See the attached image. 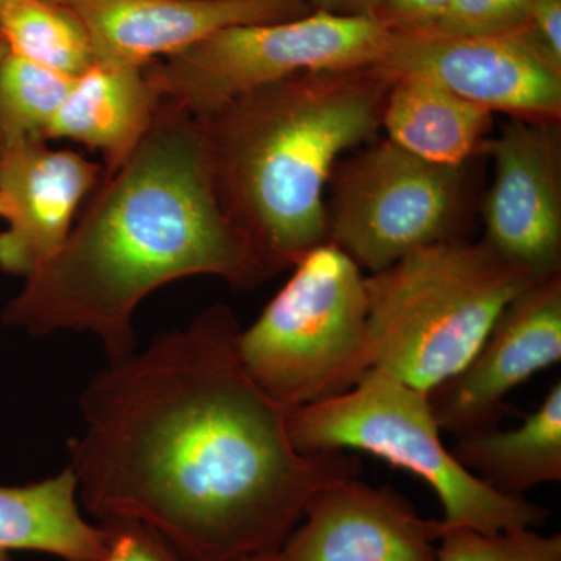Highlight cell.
<instances>
[{"label":"cell","mask_w":561,"mask_h":561,"mask_svg":"<svg viewBox=\"0 0 561 561\" xmlns=\"http://www.w3.org/2000/svg\"><path fill=\"white\" fill-rule=\"evenodd\" d=\"M239 334L216 305L88 383L69 467L101 524L149 527L184 561H241L278 552L321 490L359 478L348 453L295 449Z\"/></svg>","instance_id":"obj_1"},{"label":"cell","mask_w":561,"mask_h":561,"mask_svg":"<svg viewBox=\"0 0 561 561\" xmlns=\"http://www.w3.org/2000/svg\"><path fill=\"white\" fill-rule=\"evenodd\" d=\"M102 183L60 251L5 306L32 335L92 332L110 362L136 351L133 316L172 280L209 275L236 289L264 283L221 213L201 125L162 102L127 162Z\"/></svg>","instance_id":"obj_2"},{"label":"cell","mask_w":561,"mask_h":561,"mask_svg":"<svg viewBox=\"0 0 561 561\" xmlns=\"http://www.w3.org/2000/svg\"><path fill=\"white\" fill-rule=\"evenodd\" d=\"M390 87L375 68L305 72L195 117L221 213L264 279L328 242L332 173L381 130Z\"/></svg>","instance_id":"obj_3"},{"label":"cell","mask_w":561,"mask_h":561,"mask_svg":"<svg viewBox=\"0 0 561 561\" xmlns=\"http://www.w3.org/2000/svg\"><path fill=\"white\" fill-rule=\"evenodd\" d=\"M537 279L485 242L424 247L365 276L368 370L430 393L474 356L502 311Z\"/></svg>","instance_id":"obj_4"},{"label":"cell","mask_w":561,"mask_h":561,"mask_svg":"<svg viewBox=\"0 0 561 561\" xmlns=\"http://www.w3.org/2000/svg\"><path fill=\"white\" fill-rule=\"evenodd\" d=\"M290 440L301 454L357 451L389 461L427 483L440 501L445 527L482 534L537 529L549 511L526 497L491 489L454 459L427 393L368 370L351 389L287 415Z\"/></svg>","instance_id":"obj_5"},{"label":"cell","mask_w":561,"mask_h":561,"mask_svg":"<svg viewBox=\"0 0 561 561\" xmlns=\"http://www.w3.org/2000/svg\"><path fill=\"white\" fill-rule=\"evenodd\" d=\"M362 268L328 241L294 265L283 289L239 334L251 378L286 411L351 389L365 371Z\"/></svg>","instance_id":"obj_6"},{"label":"cell","mask_w":561,"mask_h":561,"mask_svg":"<svg viewBox=\"0 0 561 561\" xmlns=\"http://www.w3.org/2000/svg\"><path fill=\"white\" fill-rule=\"evenodd\" d=\"M390 35L370 16L312 10L295 20L224 28L146 72L165 101L203 117L300 73L375 68Z\"/></svg>","instance_id":"obj_7"},{"label":"cell","mask_w":561,"mask_h":561,"mask_svg":"<svg viewBox=\"0 0 561 561\" xmlns=\"http://www.w3.org/2000/svg\"><path fill=\"white\" fill-rule=\"evenodd\" d=\"M331 183L328 241L365 271L459 239L463 168L432 164L383 138L339 162Z\"/></svg>","instance_id":"obj_8"},{"label":"cell","mask_w":561,"mask_h":561,"mask_svg":"<svg viewBox=\"0 0 561 561\" xmlns=\"http://www.w3.org/2000/svg\"><path fill=\"white\" fill-rule=\"evenodd\" d=\"M383 76L419 73L491 113L560 121L561 65L523 31L494 35H409L391 32Z\"/></svg>","instance_id":"obj_9"},{"label":"cell","mask_w":561,"mask_h":561,"mask_svg":"<svg viewBox=\"0 0 561 561\" xmlns=\"http://www.w3.org/2000/svg\"><path fill=\"white\" fill-rule=\"evenodd\" d=\"M482 151L494 161L483 203L485 238L500 256L540 280L561 273L560 121L511 117Z\"/></svg>","instance_id":"obj_10"},{"label":"cell","mask_w":561,"mask_h":561,"mask_svg":"<svg viewBox=\"0 0 561 561\" xmlns=\"http://www.w3.org/2000/svg\"><path fill=\"white\" fill-rule=\"evenodd\" d=\"M561 360V273L537 280L502 311L481 348L427 393L442 432L454 437L500 426L513 390Z\"/></svg>","instance_id":"obj_11"},{"label":"cell","mask_w":561,"mask_h":561,"mask_svg":"<svg viewBox=\"0 0 561 561\" xmlns=\"http://www.w3.org/2000/svg\"><path fill=\"white\" fill-rule=\"evenodd\" d=\"M83 22L95 62L147 68L236 25L295 20L308 0H51Z\"/></svg>","instance_id":"obj_12"},{"label":"cell","mask_w":561,"mask_h":561,"mask_svg":"<svg viewBox=\"0 0 561 561\" xmlns=\"http://www.w3.org/2000/svg\"><path fill=\"white\" fill-rule=\"evenodd\" d=\"M445 529L391 486L350 478L313 497L279 552L284 561H437Z\"/></svg>","instance_id":"obj_13"},{"label":"cell","mask_w":561,"mask_h":561,"mask_svg":"<svg viewBox=\"0 0 561 561\" xmlns=\"http://www.w3.org/2000/svg\"><path fill=\"white\" fill-rule=\"evenodd\" d=\"M102 179V168L44 140L0 149V198L9 228L0 232V271L28 278L60 251L80 203Z\"/></svg>","instance_id":"obj_14"},{"label":"cell","mask_w":561,"mask_h":561,"mask_svg":"<svg viewBox=\"0 0 561 561\" xmlns=\"http://www.w3.org/2000/svg\"><path fill=\"white\" fill-rule=\"evenodd\" d=\"M164 102L146 68L94 62L73 80L47 140L69 139L101 151L102 179L119 171L150 130Z\"/></svg>","instance_id":"obj_15"},{"label":"cell","mask_w":561,"mask_h":561,"mask_svg":"<svg viewBox=\"0 0 561 561\" xmlns=\"http://www.w3.org/2000/svg\"><path fill=\"white\" fill-rule=\"evenodd\" d=\"M390 80L381 117L386 139L446 168H465L481 153L493 127L491 111L419 73Z\"/></svg>","instance_id":"obj_16"},{"label":"cell","mask_w":561,"mask_h":561,"mask_svg":"<svg viewBox=\"0 0 561 561\" xmlns=\"http://www.w3.org/2000/svg\"><path fill=\"white\" fill-rule=\"evenodd\" d=\"M108 546V527L81 515L72 468L27 485H0V561H11L13 552L101 561Z\"/></svg>","instance_id":"obj_17"},{"label":"cell","mask_w":561,"mask_h":561,"mask_svg":"<svg viewBox=\"0 0 561 561\" xmlns=\"http://www.w3.org/2000/svg\"><path fill=\"white\" fill-rule=\"evenodd\" d=\"M454 459L491 489L513 497L561 481V382L515 430L500 426L456 438Z\"/></svg>","instance_id":"obj_18"},{"label":"cell","mask_w":561,"mask_h":561,"mask_svg":"<svg viewBox=\"0 0 561 561\" xmlns=\"http://www.w3.org/2000/svg\"><path fill=\"white\" fill-rule=\"evenodd\" d=\"M0 33L11 54L79 79L94 66L90 33L73 11L51 0H9Z\"/></svg>","instance_id":"obj_19"},{"label":"cell","mask_w":561,"mask_h":561,"mask_svg":"<svg viewBox=\"0 0 561 561\" xmlns=\"http://www.w3.org/2000/svg\"><path fill=\"white\" fill-rule=\"evenodd\" d=\"M72 83L9 51L0 66V149L21 140L47 142V130Z\"/></svg>","instance_id":"obj_20"},{"label":"cell","mask_w":561,"mask_h":561,"mask_svg":"<svg viewBox=\"0 0 561 561\" xmlns=\"http://www.w3.org/2000/svg\"><path fill=\"white\" fill-rule=\"evenodd\" d=\"M437 561H561V537L535 529L482 534L467 527H446Z\"/></svg>","instance_id":"obj_21"},{"label":"cell","mask_w":561,"mask_h":561,"mask_svg":"<svg viewBox=\"0 0 561 561\" xmlns=\"http://www.w3.org/2000/svg\"><path fill=\"white\" fill-rule=\"evenodd\" d=\"M534 3L535 0H453L431 35H494L523 31Z\"/></svg>","instance_id":"obj_22"},{"label":"cell","mask_w":561,"mask_h":561,"mask_svg":"<svg viewBox=\"0 0 561 561\" xmlns=\"http://www.w3.org/2000/svg\"><path fill=\"white\" fill-rule=\"evenodd\" d=\"M453 0H378L373 20L393 33L423 35L437 27Z\"/></svg>","instance_id":"obj_23"},{"label":"cell","mask_w":561,"mask_h":561,"mask_svg":"<svg viewBox=\"0 0 561 561\" xmlns=\"http://www.w3.org/2000/svg\"><path fill=\"white\" fill-rule=\"evenodd\" d=\"M110 530L108 552L101 561H184L149 527L103 524Z\"/></svg>","instance_id":"obj_24"},{"label":"cell","mask_w":561,"mask_h":561,"mask_svg":"<svg viewBox=\"0 0 561 561\" xmlns=\"http://www.w3.org/2000/svg\"><path fill=\"white\" fill-rule=\"evenodd\" d=\"M526 31L542 51L561 65V0H535Z\"/></svg>","instance_id":"obj_25"},{"label":"cell","mask_w":561,"mask_h":561,"mask_svg":"<svg viewBox=\"0 0 561 561\" xmlns=\"http://www.w3.org/2000/svg\"><path fill=\"white\" fill-rule=\"evenodd\" d=\"M312 10L348 16H371L378 0H308Z\"/></svg>","instance_id":"obj_26"},{"label":"cell","mask_w":561,"mask_h":561,"mask_svg":"<svg viewBox=\"0 0 561 561\" xmlns=\"http://www.w3.org/2000/svg\"><path fill=\"white\" fill-rule=\"evenodd\" d=\"M241 561H284L280 552H267L260 553V556L249 557V559H243Z\"/></svg>","instance_id":"obj_27"},{"label":"cell","mask_w":561,"mask_h":561,"mask_svg":"<svg viewBox=\"0 0 561 561\" xmlns=\"http://www.w3.org/2000/svg\"><path fill=\"white\" fill-rule=\"evenodd\" d=\"M9 46H7L5 39H3L2 33H0V66H2L3 60H5L7 55H9Z\"/></svg>","instance_id":"obj_28"},{"label":"cell","mask_w":561,"mask_h":561,"mask_svg":"<svg viewBox=\"0 0 561 561\" xmlns=\"http://www.w3.org/2000/svg\"><path fill=\"white\" fill-rule=\"evenodd\" d=\"M7 214H9V209H7L5 202L0 198V217H7Z\"/></svg>","instance_id":"obj_29"},{"label":"cell","mask_w":561,"mask_h":561,"mask_svg":"<svg viewBox=\"0 0 561 561\" xmlns=\"http://www.w3.org/2000/svg\"><path fill=\"white\" fill-rule=\"evenodd\" d=\"M7 2H9V0H0V14H2L3 9H5Z\"/></svg>","instance_id":"obj_30"}]
</instances>
